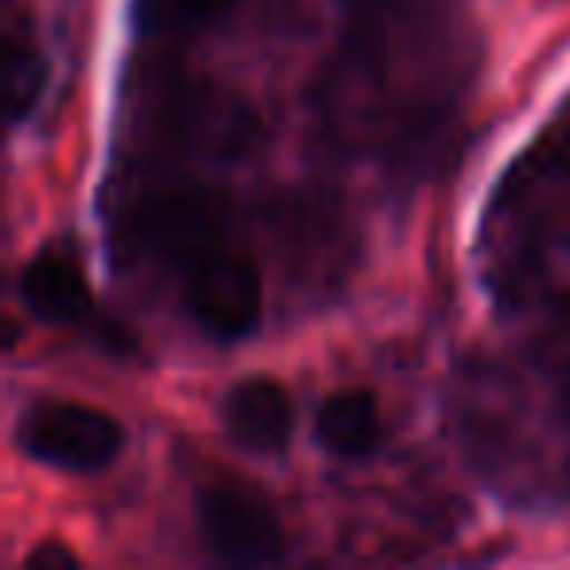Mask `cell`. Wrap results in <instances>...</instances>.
<instances>
[{"label": "cell", "mask_w": 570, "mask_h": 570, "mask_svg": "<svg viewBox=\"0 0 570 570\" xmlns=\"http://www.w3.org/2000/svg\"><path fill=\"white\" fill-rule=\"evenodd\" d=\"M17 445L32 461L63 473H102L126 445V430L102 406L87 403H32L17 422Z\"/></svg>", "instance_id": "6da1fadb"}, {"label": "cell", "mask_w": 570, "mask_h": 570, "mask_svg": "<svg viewBox=\"0 0 570 570\" xmlns=\"http://www.w3.org/2000/svg\"><path fill=\"white\" fill-rule=\"evenodd\" d=\"M134 230L153 254L180 266H196L219 250L227 230V199L215 188H165L141 199L134 212Z\"/></svg>", "instance_id": "7a4b0ae2"}, {"label": "cell", "mask_w": 570, "mask_h": 570, "mask_svg": "<svg viewBox=\"0 0 570 570\" xmlns=\"http://www.w3.org/2000/svg\"><path fill=\"white\" fill-rule=\"evenodd\" d=\"M188 313L212 341H243L262 325V277L250 258L215 250L188 269Z\"/></svg>", "instance_id": "3957f363"}, {"label": "cell", "mask_w": 570, "mask_h": 570, "mask_svg": "<svg viewBox=\"0 0 570 570\" xmlns=\"http://www.w3.org/2000/svg\"><path fill=\"white\" fill-rule=\"evenodd\" d=\"M196 523L207 551L235 567L274 562L282 554V523L262 497L235 484H207L196 497Z\"/></svg>", "instance_id": "277c9868"}, {"label": "cell", "mask_w": 570, "mask_h": 570, "mask_svg": "<svg viewBox=\"0 0 570 570\" xmlns=\"http://www.w3.org/2000/svg\"><path fill=\"white\" fill-rule=\"evenodd\" d=\"M223 430L250 453H282L294 438V403L274 380H238L219 403Z\"/></svg>", "instance_id": "5b68a950"}, {"label": "cell", "mask_w": 570, "mask_h": 570, "mask_svg": "<svg viewBox=\"0 0 570 570\" xmlns=\"http://www.w3.org/2000/svg\"><path fill=\"white\" fill-rule=\"evenodd\" d=\"M20 302L43 325H75L90 313V285L63 254H40L20 274Z\"/></svg>", "instance_id": "8992f818"}, {"label": "cell", "mask_w": 570, "mask_h": 570, "mask_svg": "<svg viewBox=\"0 0 570 570\" xmlns=\"http://www.w3.org/2000/svg\"><path fill=\"white\" fill-rule=\"evenodd\" d=\"M317 438L333 458H367L380 445V406L367 391H336L317 406Z\"/></svg>", "instance_id": "52a82bcc"}, {"label": "cell", "mask_w": 570, "mask_h": 570, "mask_svg": "<svg viewBox=\"0 0 570 570\" xmlns=\"http://www.w3.org/2000/svg\"><path fill=\"white\" fill-rule=\"evenodd\" d=\"M243 0H137V24L145 32L184 36L199 28L219 24L227 12H235Z\"/></svg>", "instance_id": "ba28073f"}, {"label": "cell", "mask_w": 570, "mask_h": 570, "mask_svg": "<svg viewBox=\"0 0 570 570\" xmlns=\"http://www.w3.org/2000/svg\"><path fill=\"white\" fill-rule=\"evenodd\" d=\"M43 87H48V59L36 51V43L12 40L9 43V75H4V106H9L12 126L32 118V110L43 98Z\"/></svg>", "instance_id": "9c48e42d"}, {"label": "cell", "mask_w": 570, "mask_h": 570, "mask_svg": "<svg viewBox=\"0 0 570 570\" xmlns=\"http://www.w3.org/2000/svg\"><path fill=\"white\" fill-rule=\"evenodd\" d=\"M24 570H79V554L63 539H43L24 554Z\"/></svg>", "instance_id": "30bf717a"}]
</instances>
